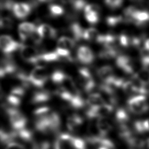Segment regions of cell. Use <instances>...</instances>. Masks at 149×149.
I'll use <instances>...</instances> for the list:
<instances>
[{
	"label": "cell",
	"mask_w": 149,
	"mask_h": 149,
	"mask_svg": "<svg viewBox=\"0 0 149 149\" xmlns=\"http://www.w3.org/2000/svg\"><path fill=\"white\" fill-rule=\"evenodd\" d=\"M129 111L136 114H142L149 109L146 97L144 95H136L129 98L127 101Z\"/></svg>",
	"instance_id": "1"
},
{
	"label": "cell",
	"mask_w": 149,
	"mask_h": 149,
	"mask_svg": "<svg viewBox=\"0 0 149 149\" xmlns=\"http://www.w3.org/2000/svg\"><path fill=\"white\" fill-rule=\"evenodd\" d=\"M48 74L47 68L36 66L29 74V81L33 86L41 89L48 79Z\"/></svg>",
	"instance_id": "2"
},
{
	"label": "cell",
	"mask_w": 149,
	"mask_h": 149,
	"mask_svg": "<svg viewBox=\"0 0 149 149\" xmlns=\"http://www.w3.org/2000/svg\"><path fill=\"white\" fill-rule=\"evenodd\" d=\"M21 42L15 41L9 35H2L0 38L1 49L4 55H12L22 47Z\"/></svg>",
	"instance_id": "3"
},
{
	"label": "cell",
	"mask_w": 149,
	"mask_h": 149,
	"mask_svg": "<svg viewBox=\"0 0 149 149\" xmlns=\"http://www.w3.org/2000/svg\"><path fill=\"white\" fill-rule=\"evenodd\" d=\"M76 59L84 65H90L95 61V55L89 47L80 45L76 49Z\"/></svg>",
	"instance_id": "4"
},
{
	"label": "cell",
	"mask_w": 149,
	"mask_h": 149,
	"mask_svg": "<svg viewBox=\"0 0 149 149\" xmlns=\"http://www.w3.org/2000/svg\"><path fill=\"white\" fill-rule=\"evenodd\" d=\"M19 54L24 61L34 65L40 54L37 48L23 45L20 49Z\"/></svg>",
	"instance_id": "5"
},
{
	"label": "cell",
	"mask_w": 149,
	"mask_h": 149,
	"mask_svg": "<svg viewBox=\"0 0 149 149\" xmlns=\"http://www.w3.org/2000/svg\"><path fill=\"white\" fill-rule=\"evenodd\" d=\"M31 9V6L28 3H15L12 9V13L17 19H24L30 14Z\"/></svg>",
	"instance_id": "6"
},
{
	"label": "cell",
	"mask_w": 149,
	"mask_h": 149,
	"mask_svg": "<svg viewBox=\"0 0 149 149\" xmlns=\"http://www.w3.org/2000/svg\"><path fill=\"white\" fill-rule=\"evenodd\" d=\"M37 26L35 24L29 22H25L20 23L17 27V31L20 38L21 43L36 30Z\"/></svg>",
	"instance_id": "7"
},
{
	"label": "cell",
	"mask_w": 149,
	"mask_h": 149,
	"mask_svg": "<svg viewBox=\"0 0 149 149\" xmlns=\"http://www.w3.org/2000/svg\"><path fill=\"white\" fill-rule=\"evenodd\" d=\"M149 22V12L146 10L136 9L132 14L130 23H133L137 26L144 25Z\"/></svg>",
	"instance_id": "8"
},
{
	"label": "cell",
	"mask_w": 149,
	"mask_h": 149,
	"mask_svg": "<svg viewBox=\"0 0 149 149\" xmlns=\"http://www.w3.org/2000/svg\"><path fill=\"white\" fill-rule=\"evenodd\" d=\"M37 29L44 39H56L58 36V30L47 23H41L37 26Z\"/></svg>",
	"instance_id": "9"
},
{
	"label": "cell",
	"mask_w": 149,
	"mask_h": 149,
	"mask_svg": "<svg viewBox=\"0 0 149 149\" xmlns=\"http://www.w3.org/2000/svg\"><path fill=\"white\" fill-rule=\"evenodd\" d=\"M98 129L103 137L109 134L112 129V120L108 117H100L96 121Z\"/></svg>",
	"instance_id": "10"
},
{
	"label": "cell",
	"mask_w": 149,
	"mask_h": 149,
	"mask_svg": "<svg viewBox=\"0 0 149 149\" xmlns=\"http://www.w3.org/2000/svg\"><path fill=\"white\" fill-rule=\"evenodd\" d=\"M97 73L98 78L104 84L110 82L114 77L113 68L110 65H105L98 68Z\"/></svg>",
	"instance_id": "11"
},
{
	"label": "cell",
	"mask_w": 149,
	"mask_h": 149,
	"mask_svg": "<svg viewBox=\"0 0 149 149\" xmlns=\"http://www.w3.org/2000/svg\"><path fill=\"white\" fill-rule=\"evenodd\" d=\"M75 41L68 37L61 36L59 38L57 41V48L72 51L74 49Z\"/></svg>",
	"instance_id": "12"
},
{
	"label": "cell",
	"mask_w": 149,
	"mask_h": 149,
	"mask_svg": "<svg viewBox=\"0 0 149 149\" xmlns=\"http://www.w3.org/2000/svg\"><path fill=\"white\" fill-rule=\"evenodd\" d=\"M86 103L91 108H96L105 104L102 98L98 93L89 94L86 100Z\"/></svg>",
	"instance_id": "13"
},
{
	"label": "cell",
	"mask_w": 149,
	"mask_h": 149,
	"mask_svg": "<svg viewBox=\"0 0 149 149\" xmlns=\"http://www.w3.org/2000/svg\"><path fill=\"white\" fill-rule=\"evenodd\" d=\"M129 119V115L124 108L119 107L115 111V119L119 125L126 124Z\"/></svg>",
	"instance_id": "14"
},
{
	"label": "cell",
	"mask_w": 149,
	"mask_h": 149,
	"mask_svg": "<svg viewBox=\"0 0 149 149\" xmlns=\"http://www.w3.org/2000/svg\"><path fill=\"white\" fill-rule=\"evenodd\" d=\"M100 34L97 29L94 27H89L84 30L83 38L86 41H88L90 42H96Z\"/></svg>",
	"instance_id": "15"
},
{
	"label": "cell",
	"mask_w": 149,
	"mask_h": 149,
	"mask_svg": "<svg viewBox=\"0 0 149 149\" xmlns=\"http://www.w3.org/2000/svg\"><path fill=\"white\" fill-rule=\"evenodd\" d=\"M49 11L51 17H58L63 16L65 9L63 6L58 3H52L49 4Z\"/></svg>",
	"instance_id": "16"
},
{
	"label": "cell",
	"mask_w": 149,
	"mask_h": 149,
	"mask_svg": "<svg viewBox=\"0 0 149 149\" xmlns=\"http://www.w3.org/2000/svg\"><path fill=\"white\" fill-rule=\"evenodd\" d=\"M134 127L136 132L143 133L149 132V119L136 120L134 123Z\"/></svg>",
	"instance_id": "17"
},
{
	"label": "cell",
	"mask_w": 149,
	"mask_h": 149,
	"mask_svg": "<svg viewBox=\"0 0 149 149\" xmlns=\"http://www.w3.org/2000/svg\"><path fill=\"white\" fill-rule=\"evenodd\" d=\"M122 89L124 93L128 94V95H136L135 94H138L137 89L136 88L135 86H134L133 83L131 80H127L125 81L122 86Z\"/></svg>",
	"instance_id": "18"
},
{
	"label": "cell",
	"mask_w": 149,
	"mask_h": 149,
	"mask_svg": "<svg viewBox=\"0 0 149 149\" xmlns=\"http://www.w3.org/2000/svg\"><path fill=\"white\" fill-rule=\"evenodd\" d=\"M84 16L90 24H97L99 22L100 15L96 12H84Z\"/></svg>",
	"instance_id": "19"
},
{
	"label": "cell",
	"mask_w": 149,
	"mask_h": 149,
	"mask_svg": "<svg viewBox=\"0 0 149 149\" xmlns=\"http://www.w3.org/2000/svg\"><path fill=\"white\" fill-rule=\"evenodd\" d=\"M6 149H26L25 147L17 141H12L6 145Z\"/></svg>",
	"instance_id": "20"
},
{
	"label": "cell",
	"mask_w": 149,
	"mask_h": 149,
	"mask_svg": "<svg viewBox=\"0 0 149 149\" xmlns=\"http://www.w3.org/2000/svg\"><path fill=\"white\" fill-rule=\"evenodd\" d=\"M143 48H144L146 49L149 51V38L146 39L144 41V46Z\"/></svg>",
	"instance_id": "21"
},
{
	"label": "cell",
	"mask_w": 149,
	"mask_h": 149,
	"mask_svg": "<svg viewBox=\"0 0 149 149\" xmlns=\"http://www.w3.org/2000/svg\"><path fill=\"white\" fill-rule=\"evenodd\" d=\"M146 149H149V139H147V140L146 141Z\"/></svg>",
	"instance_id": "22"
},
{
	"label": "cell",
	"mask_w": 149,
	"mask_h": 149,
	"mask_svg": "<svg viewBox=\"0 0 149 149\" xmlns=\"http://www.w3.org/2000/svg\"><path fill=\"white\" fill-rule=\"evenodd\" d=\"M97 149H108L104 147H102V146H100Z\"/></svg>",
	"instance_id": "23"
}]
</instances>
